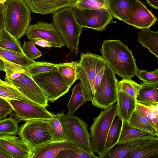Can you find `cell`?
Returning <instances> with one entry per match:
<instances>
[{
	"label": "cell",
	"mask_w": 158,
	"mask_h": 158,
	"mask_svg": "<svg viewBox=\"0 0 158 158\" xmlns=\"http://www.w3.org/2000/svg\"><path fill=\"white\" fill-rule=\"evenodd\" d=\"M102 56L112 71L123 78L135 76L138 68L131 50L120 40H104L100 49Z\"/></svg>",
	"instance_id": "obj_2"
},
{
	"label": "cell",
	"mask_w": 158,
	"mask_h": 158,
	"mask_svg": "<svg viewBox=\"0 0 158 158\" xmlns=\"http://www.w3.org/2000/svg\"><path fill=\"white\" fill-rule=\"evenodd\" d=\"M13 108L14 115L18 121H27L33 119L48 120L52 118L53 113L46 107L28 99L21 101L7 100Z\"/></svg>",
	"instance_id": "obj_12"
},
{
	"label": "cell",
	"mask_w": 158,
	"mask_h": 158,
	"mask_svg": "<svg viewBox=\"0 0 158 158\" xmlns=\"http://www.w3.org/2000/svg\"><path fill=\"white\" fill-rule=\"evenodd\" d=\"M77 148L73 143L66 140L51 141L33 148L31 158H56L63 150Z\"/></svg>",
	"instance_id": "obj_18"
},
{
	"label": "cell",
	"mask_w": 158,
	"mask_h": 158,
	"mask_svg": "<svg viewBox=\"0 0 158 158\" xmlns=\"http://www.w3.org/2000/svg\"><path fill=\"white\" fill-rule=\"evenodd\" d=\"M13 110V107L7 100L0 97V120L6 118Z\"/></svg>",
	"instance_id": "obj_41"
},
{
	"label": "cell",
	"mask_w": 158,
	"mask_h": 158,
	"mask_svg": "<svg viewBox=\"0 0 158 158\" xmlns=\"http://www.w3.org/2000/svg\"><path fill=\"white\" fill-rule=\"evenodd\" d=\"M34 44H36L42 47L53 48L52 44L50 42L46 40L40 38H35L31 40Z\"/></svg>",
	"instance_id": "obj_42"
},
{
	"label": "cell",
	"mask_w": 158,
	"mask_h": 158,
	"mask_svg": "<svg viewBox=\"0 0 158 158\" xmlns=\"http://www.w3.org/2000/svg\"><path fill=\"white\" fill-rule=\"evenodd\" d=\"M87 101L85 97L81 82L79 81L74 86L70 98L66 106L68 108L69 114L73 113L81 105Z\"/></svg>",
	"instance_id": "obj_27"
},
{
	"label": "cell",
	"mask_w": 158,
	"mask_h": 158,
	"mask_svg": "<svg viewBox=\"0 0 158 158\" xmlns=\"http://www.w3.org/2000/svg\"><path fill=\"white\" fill-rule=\"evenodd\" d=\"M0 48L19 53H23L20 42L5 28L0 31Z\"/></svg>",
	"instance_id": "obj_28"
},
{
	"label": "cell",
	"mask_w": 158,
	"mask_h": 158,
	"mask_svg": "<svg viewBox=\"0 0 158 158\" xmlns=\"http://www.w3.org/2000/svg\"><path fill=\"white\" fill-rule=\"evenodd\" d=\"M6 0H0V3H4Z\"/></svg>",
	"instance_id": "obj_47"
},
{
	"label": "cell",
	"mask_w": 158,
	"mask_h": 158,
	"mask_svg": "<svg viewBox=\"0 0 158 158\" xmlns=\"http://www.w3.org/2000/svg\"><path fill=\"white\" fill-rule=\"evenodd\" d=\"M106 64L102 56L90 52L81 53L77 70L78 78L81 83L85 97L87 101L92 100L94 80Z\"/></svg>",
	"instance_id": "obj_5"
},
{
	"label": "cell",
	"mask_w": 158,
	"mask_h": 158,
	"mask_svg": "<svg viewBox=\"0 0 158 158\" xmlns=\"http://www.w3.org/2000/svg\"><path fill=\"white\" fill-rule=\"evenodd\" d=\"M113 17L123 21L128 19V11L134 0H106Z\"/></svg>",
	"instance_id": "obj_22"
},
{
	"label": "cell",
	"mask_w": 158,
	"mask_h": 158,
	"mask_svg": "<svg viewBox=\"0 0 158 158\" xmlns=\"http://www.w3.org/2000/svg\"><path fill=\"white\" fill-rule=\"evenodd\" d=\"M64 112L54 114L52 118L47 120L51 127L52 141H60L66 139L65 133Z\"/></svg>",
	"instance_id": "obj_24"
},
{
	"label": "cell",
	"mask_w": 158,
	"mask_h": 158,
	"mask_svg": "<svg viewBox=\"0 0 158 158\" xmlns=\"http://www.w3.org/2000/svg\"><path fill=\"white\" fill-rule=\"evenodd\" d=\"M131 127L152 133L158 136V131L145 118L135 110L127 121Z\"/></svg>",
	"instance_id": "obj_29"
},
{
	"label": "cell",
	"mask_w": 158,
	"mask_h": 158,
	"mask_svg": "<svg viewBox=\"0 0 158 158\" xmlns=\"http://www.w3.org/2000/svg\"><path fill=\"white\" fill-rule=\"evenodd\" d=\"M139 42L144 47L158 58V31H153L149 28L142 29L139 32Z\"/></svg>",
	"instance_id": "obj_23"
},
{
	"label": "cell",
	"mask_w": 158,
	"mask_h": 158,
	"mask_svg": "<svg viewBox=\"0 0 158 158\" xmlns=\"http://www.w3.org/2000/svg\"><path fill=\"white\" fill-rule=\"evenodd\" d=\"M4 4L5 28L19 40L30 25L31 11L24 0H6Z\"/></svg>",
	"instance_id": "obj_4"
},
{
	"label": "cell",
	"mask_w": 158,
	"mask_h": 158,
	"mask_svg": "<svg viewBox=\"0 0 158 158\" xmlns=\"http://www.w3.org/2000/svg\"><path fill=\"white\" fill-rule=\"evenodd\" d=\"M75 7L82 9L108 8L106 0H78Z\"/></svg>",
	"instance_id": "obj_38"
},
{
	"label": "cell",
	"mask_w": 158,
	"mask_h": 158,
	"mask_svg": "<svg viewBox=\"0 0 158 158\" xmlns=\"http://www.w3.org/2000/svg\"><path fill=\"white\" fill-rule=\"evenodd\" d=\"M117 103L102 110L94 118L90 128V137L93 153L96 152L99 158L106 152V140L113 119L116 115Z\"/></svg>",
	"instance_id": "obj_6"
},
{
	"label": "cell",
	"mask_w": 158,
	"mask_h": 158,
	"mask_svg": "<svg viewBox=\"0 0 158 158\" xmlns=\"http://www.w3.org/2000/svg\"><path fill=\"white\" fill-rule=\"evenodd\" d=\"M22 48L25 56L32 60L38 59L42 55L31 40H29L28 42L24 41Z\"/></svg>",
	"instance_id": "obj_40"
},
{
	"label": "cell",
	"mask_w": 158,
	"mask_h": 158,
	"mask_svg": "<svg viewBox=\"0 0 158 158\" xmlns=\"http://www.w3.org/2000/svg\"><path fill=\"white\" fill-rule=\"evenodd\" d=\"M141 85L136 98V102L147 107L158 105V83L143 82Z\"/></svg>",
	"instance_id": "obj_20"
},
{
	"label": "cell",
	"mask_w": 158,
	"mask_h": 158,
	"mask_svg": "<svg viewBox=\"0 0 158 158\" xmlns=\"http://www.w3.org/2000/svg\"><path fill=\"white\" fill-rule=\"evenodd\" d=\"M135 76L144 82L148 84L158 83V69L149 72L138 69Z\"/></svg>",
	"instance_id": "obj_39"
},
{
	"label": "cell",
	"mask_w": 158,
	"mask_h": 158,
	"mask_svg": "<svg viewBox=\"0 0 158 158\" xmlns=\"http://www.w3.org/2000/svg\"><path fill=\"white\" fill-rule=\"evenodd\" d=\"M0 58L25 68L35 62L28 58L23 53H19L1 48H0Z\"/></svg>",
	"instance_id": "obj_25"
},
{
	"label": "cell",
	"mask_w": 158,
	"mask_h": 158,
	"mask_svg": "<svg viewBox=\"0 0 158 158\" xmlns=\"http://www.w3.org/2000/svg\"><path fill=\"white\" fill-rule=\"evenodd\" d=\"M149 5L153 8L158 9V0H145Z\"/></svg>",
	"instance_id": "obj_45"
},
{
	"label": "cell",
	"mask_w": 158,
	"mask_h": 158,
	"mask_svg": "<svg viewBox=\"0 0 158 158\" xmlns=\"http://www.w3.org/2000/svg\"><path fill=\"white\" fill-rule=\"evenodd\" d=\"M19 121L11 117L0 120V134H18Z\"/></svg>",
	"instance_id": "obj_36"
},
{
	"label": "cell",
	"mask_w": 158,
	"mask_h": 158,
	"mask_svg": "<svg viewBox=\"0 0 158 158\" xmlns=\"http://www.w3.org/2000/svg\"><path fill=\"white\" fill-rule=\"evenodd\" d=\"M158 137L152 133L129 126L127 121H122L118 142L136 139H147Z\"/></svg>",
	"instance_id": "obj_21"
},
{
	"label": "cell",
	"mask_w": 158,
	"mask_h": 158,
	"mask_svg": "<svg viewBox=\"0 0 158 158\" xmlns=\"http://www.w3.org/2000/svg\"><path fill=\"white\" fill-rule=\"evenodd\" d=\"M115 74L106 64L102 79L91 101L94 106L104 109L117 102L118 80Z\"/></svg>",
	"instance_id": "obj_7"
},
{
	"label": "cell",
	"mask_w": 158,
	"mask_h": 158,
	"mask_svg": "<svg viewBox=\"0 0 158 158\" xmlns=\"http://www.w3.org/2000/svg\"><path fill=\"white\" fill-rule=\"evenodd\" d=\"M58 64L43 61H35L25 69V71L32 77L35 75L57 69Z\"/></svg>",
	"instance_id": "obj_33"
},
{
	"label": "cell",
	"mask_w": 158,
	"mask_h": 158,
	"mask_svg": "<svg viewBox=\"0 0 158 158\" xmlns=\"http://www.w3.org/2000/svg\"><path fill=\"white\" fill-rule=\"evenodd\" d=\"M56 158H99L94 153H90L80 148L66 149L61 151Z\"/></svg>",
	"instance_id": "obj_37"
},
{
	"label": "cell",
	"mask_w": 158,
	"mask_h": 158,
	"mask_svg": "<svg viewBox=\"0 0 158 158\" xmlns=\"http://www.w3.org/2000/svg\"><path fill=\"white\" fill-rule=\"evenodd\" d=\"M157 139L158 137L117 142L107 149L101 158H127L129 154Z\"/></svg>",
	"instance_id": "obj_16"
},
{
	"label": "cell",
	"mask_w": 158,
	"mask_h": 158,
	"mask_svg": "<svg viewBox=\"0 0 158 158\" xmlns=\"http://www.w3.org/2000/svg\"><path fill=\"white\" fill-rule=\"evenodd\" d=\"M25 68L0 58V71L5 73V81L15 86L28 99L48 106V101L45 94L32 76L26 72Z\"/></svg>",
	"instance_id": "obj_1"
},
{
	"label": "cell",
	"mask_w": 158,
	"mask_h": 158,
	"mask_svg": "<svg viewBox=\"0 0 158 158\" xmlns=\"http://www.w3.org/2000/svg\"><path fill=\"white\" fill-rule=\"evenodd\" d=\"M12 158L10 155L0 148V158Z\"/></svg>",
	"instance_id": "obj_46"
},
{
	"label": "cell",
	"mask_w": 158,
	"mask_h": 158,
	"mask_svg": "<svg viewBox=\"0 0 158 158\" xmlns=\"http://www.w3.org/2000/svg\"><path fill=\"white\" fill-rule=\"evenodd\" d=\"M0 97L6 100L28 99L15 86L0 78Z\"/></svg>",
	"instance_id": "obj_31"
},
{
	"label": "cell",
	"mask_w": 158,
	"mask_h": 158,
	"mask_svg": "<svg viewBox=\"0 0 158 158\" xmlns=\"http://www.w3.org/2000/svg\"><path fill=\"white\" fill-rule=\"evenodd\" d=\"M141 85L137 84L131 79L123 78L118 80L117 88L121 89L127 94L136 98Z\"/></svg>",
	"instance_id": "obj_35"
},
{
	"label": "cell",
	"mask_w": 158,
	"mask_h": 158,
	"mask_svg": "<svg viewBox=\"0 0 158 158\" xmlns=\"http://www.w3.org/2000/svg\"><path fill=\"white\" fill-rule=\"evenodd\" d=\"M73 9L77 22L82 28L101 31L113 22V17L108 8L82 9L74 6Z\"/></svg>",
	"instance_id": "obj_11"
},
{
	"label": "cell",
	"mask_w": 158,
	"mask_h": 158,
	"mask_svg": "<svg viewBox=\"0 0 158 158\" xmlns=\"http://www.w3.org/2000/svg\"><path fill=\"white\" fill-rule=\"evenodd\" d=\"M18 134L32 148L52 141L51 126L44 119L26 121L19 128Z\"/></svg>",
	"instance_id": "obj_9"
},
{
	"label": "cell",
	"mask_w": 158,
	"mask_h": 158,
	"mask_svg": "<svg viewBox=\"0 0 158 158\" xmlns=\"http://www.w3.org/2000/svg\"><path fill=\"white\" fill-rule=\"evenodd\" d=\"M5 6L3 3H0V31L5 28Z\"/></svg>",
	"instance_id": "obj_44"
},
{
	"label": "cell",
	"mask_w": 158,
	"mask_h": 158,
	"mask_svg": "<svg viewBox=\"0 0 158 158\" xmlns=\"http://www.w3.org/2000/svg\"><path fill=\"white\" fill-rule=\"evenodd\" d=\"M158 105L147 107L136 102L135 110L145 118L158 131Z\"/></svg>",
	"instance_id": "obj_32"
},
{
	"label": "cell",
	"mask_w": 158,
	"mask_h": 158,
	"mask_svg": "<svg viewBox=\"0 0 158 158\" xmlns=\"http://www.w3.org/2000/svg\"><path fill=\"white\" fill-rule=\"evenodd\" d=\"M25 34L29 40L40 38L51 42L53 48H61L65 46L63 38L53 23L40 21L30 25Z\"/></svg>",
	"instance_id": "obj_13"
},
{
	"label": "cell",
	"mask_w": 158,
	"mask_h": 158,
	"mask_svg": "<svg viewBox=\"0 0 158 158\" xmlns=\"http://www.w3.org/2000/svg\"><path fill=\"white\" fill-rule=\"evenodd\" d=\"M66 139L78 148L90 153H94L88 125L83 120L73 114L64 115Z\"/></svg>",
	"instance_id": "obj_8"
},
{
	"label": "cell",
	"mask_w": 158,
	"mask_h": 158,
	"mask_svg": "<svg viewBox=\"0 0 158 158\" xmlns=\"http://www.w3.org/2000/svg\"><path fill=\"white\" fill-rule=\"evenodd\" d=\"M116 116L122 121H128L135 110L136 101L134 98L117 88Z\"/></svg>",
	"instance_id": "obj_19"
},
{
	"label": "cell",
	"mask_w": 158,
	"mask_h": 158,
	"mask_svg": "<svg viewBox=\"0 0 158 158\" xmlns=\"http://www.w3.org/2000/svg\"><path fill=\"white\" fill-rule=\"evenodd\" d=\"M52 23L61 35L65 45L77 56L83 28L76 19L73 7L64 8L53 14Z\"/></svg>",
	"instance_id": "obj_3"
},
{
	"label": "cell",
	"mask_w": 158,
	"mask_h": 158,
	"mask_svg": "<svg viewBox=\"0 0 158 158\" xmlns=\"http://www.w3.org/2000/svg\"><path fill=\"white\" fill-rule=\"evenodd\" d=\"M157 20V18L142 2L134 0L128 11V19L124 23L138 29L149 28Z\"/></svg>",
	"instance_id": "obj_14"
},
{
	"label": "cell",
	"mask_w": 158,
	"mask_h": 158,
	"mask_svg": "<svg viewBox=\"0 0 158 158\" xmlns=\"http://www.w3.org/2000/svg\"><path fill=\"white\" fill-rule=\"evenodd\" d=\"M0 148L12 158H31L33 148L19 136L0 134Z\"/></svg>",
	"instance_id": "obj_15"
},
{
	"label": "cell",
	"mask_w": 158,
	"mask_h": 158,
	"mask_svg": "<svg viewBox=\"0 0 158 158\" xmlns=\"http://www.w3.org/2000/svg\"><path fill=\"white\" fill-rule=\"evenodd\" d=\"M127 158H158V139L129 154Z\"/></svg>",
	"instance_id": "obj_30"
},
{
	"label": "cell",
	"mask_w": 158,
	"mask_h": 158,
	"mask_svg": "<svg viewBox=\"0 0 158 158\" xmlns=\"http://www.w3.org/2000/svg\"><path fill=\"white\" fill-rule=\"evenodd\" d=\"M78 62L73 61L58 64L57 69L68 85L71 86L78 80L77 67Z\"/></svg>",
	"instance_id": "obj_26"
},
{
	"label": "cell",
	"mask_w": 158,
	"mask_h": 158,
	"mask_svg": "<svg viewBox=\"0 0 158 158\" xmlns=\"http://www.w3.org/2000/svg\"><path fill=\"white\" fill-rule=\"evenodd\" d=\"M105 68V66L102 69L101 71L97 75L94 80L92 88V90L94 95L102 79L104 71Z\"/></svg>",
	"instance_id": "obj_43"
},
{
	"label": "cell",
	"mask_w": 158,
	"mask_h": 158,
	"mask_svg": "<svg viewBox=\"0 0 158 158\" xmlns=\"http://www.w3.org/2000/svg\"><path fill=\"white\" fill-rule=\"evenodd\" d=\"M122 126V120L116 115L113 120L107 135L106 143L107 149L118 142Z\"/></svg>",
	"instance_id": "obj_34"
},
{
	"label": "cell",
	"mask_w": 158,
	"mask_h": 158,
	"mask_svg": "<svg viewBox=\"0 0 158 158\" xmlns=\"http://www.w3.org/2000/svg\"><path fill=\"white\" fill-rule=\"evenodd\" d=\"M32 77L50 102H54L66 94L70 88L58 69L37 74Z\"/></svg>",
	"instance_id": "obj_10"
},
{
	"label": "cell",
	"mask_w": 158,
	"mask_h": 158,
	"mask_svg": "<svg viewBox=\"0 0 158 158\" xmlns=\"http://www.w3.org/2000/svg\"><path fill=\"white\" fill-rule=\"evenodd\" d=\"M33 13L41 15L54 14L68 7H74L78 0H24Z\"/></svg>",
	"instance_id": "obj_17"
}]
</instances>
